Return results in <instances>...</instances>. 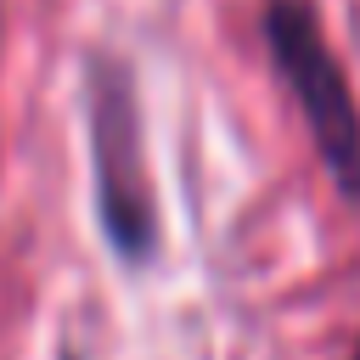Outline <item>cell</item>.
<instances>
[{
  "label": "cell",
  "instance_id": "1",
  "mask_svg": "<svg viewBox=\"0 0 360 360\" xmlns=\"http://www.w3.org/2000/svg\"><path fill=\"white\" fill-rule=\"evenodd\" d=\"M84 135H90V191H96V225L124 270H152L163 253V219H158V186L146 169V124H141V90L135 68L118 51L84 56Z\"/></svg>",
  "mask_w": 360,
  "mask_h": 360
},
{
  "label": "cell",
  "instance_id": "4",
  "mask_svg": "<svg viewBox=\"0 0 360 360\" xmlns=\"http://www.w3.org/2000/svg\"><path fill=\"white\" fill-rule=\"evenodd\" d=\"M349 360H360V349H354V354H349Z\"/></svg>",
  "mask_w": 360,
  "mask_h": 360
},
{
  "label": "cell",
  "instance_id": "3",
  "mask_svg": "<svg viewBox=\"0 0 360 360\" xmlns=\"http://www.w3.org/2000/svg\"><path fill=\"white\" fill-rule=\"evenodd\" d=\"M56 360H84V354H79L73 343H62V349H56Z\"/></svg>",
  "mask_w": 360,
  "mask_h": 360
},
{
  "label": "cell",
  "instance_id": "2",
  "mask_svg": "<svg viewBox=\"0 0 360 360\" xmlns=\"http://www.w3.org/2000/svg\"><path fill=\"white\" fill-rule=\"evenodd\" d=\"M259 34L270 51V68L281 90L292 96L315 158L343 202H360V101L343 73V56L332 51L315 0H264L259 6Z\"/></svg>",
  "mask_w": 360,
  "mask_h": 360
}]
</instances>
